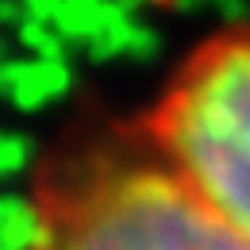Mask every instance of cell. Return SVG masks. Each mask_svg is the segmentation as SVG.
I'll return each mask as SVG.
<instances>
[{"instance_id": "1", "label": "cell", "mask_w": 250, "mask_h": 250, "mask_svg": "<svg viewBox=\"0 0 250 250\" xmlns=\"http://www.w3.org/2000/svg\"><path fill=\"white\" fill-rule=\"evenodd\" d=\"M162 166L250 239V27L208 39L150 116Z\"/></svg>"}, {"instance_id": "2", "label": "cell", "mask_w": 250, "mask_h": 250, "mask_svg": "<svg viewBox=\"0 0 250 250\" xmlns=\"http://www.w3.org/2000/svg\"><path fill=\"white\" fill-rule=\"evenodd\" d=\"M54 212V250H250L162 162L85 173Z\"/></svg>"}, {"instance_id": "3", "label": "cell", "mask_w": 250, "mask_h": 250, "mask_svg": "<svg viewBox=\"0 0 250 250\" xmlns=\"http://www.w3.org/2000/svg\"><path fill=\"white\" fill-rule=\"evenodd\" d=\"M23 4H27V20L46 23L50 31L62 39L69 58H73V54L85 58V50H89L116 20H124L127 12L143 8V4H135V0H23Z\"/></svg>"}, {"instance_id": "4", "label": "cell", "mask_w": 250, "mask_h": 250, "mask_svg": "<svg viewBox=\"0 0 250 250\" xmlns=\"http://www.w3.org/2000/svg\"><path fill=\"white\" fill-rule=\"evenodd\" d=\"M73 62H39L27 54H16L0 65V100L23 116L42 112L50 104H62L73 93Z\"/></svg>"}, {"instance_id": "5", "label": "cell", "mask_w": 250, "mask_h": 250, "mask_svg": "<svg viewBox=\"0 0 250 250\" xmlns=\"http://www.w3.org/2000/svg\"><path fill=\"white\" fill-rule=\"evenodd\" d=\"M0 250H54V212L31 192L0 188Z\"/></svg>"}, {"instance_id": "6", "label": "cell", "mask_w": 250, "mask_h": 250, "mask_svg": "<svg viewBox=\"0 0 250 250\" xmlns=\"http://www.w3.org/2000/svg\"><path fill=\"white\" fill-rule=\"evenodd\" d=\"M12 42L20 46V54L39 58V62H73L69 50L62 46V39L50 31L46 23H35V20H23V23L12 31Z\"/></svg>"}, {"instance_id": "7", "label": "cell", "mask_w": 250, "mask_h": 250, "mask_svg": "<svg viewBox=\"0 0 250 250\" xmlns=\"http://www.w3.org/2000/svg\"><path fill=\"white\" fill-rule=\"evenodd\" d=\"M39 158V143H35L27 131H8L0 127V185L23 177Z\"/></svg>"}, {"instance_id": "8", "label": "cell", "mask_w": 250, "mask_h": 250, "mask_svg": "<svg viewBox=\"0 0 250 250\" xmlns=\"http://www.w3.org/2000/svg\"><path fill=\"white\" fill-rule=\"evenodd\" d=\"M27 20V4L23 0H0V31H16L20 23Z\"/></svg>"}, {"instance_id": "9", "label": "cell", "mask_w": 250, "mask_h": 250, "mask_svg": "<svg viewBox=\"0 0 250 250\" xmlns=\"http://www.w3.org/2000/svg\"><path fill=\"white\" fill-rule=\"evenodd\" d=\"M16 58V42H12V35H4L0 31V65L4 62H12Z\"/></svg>"}]
</instances>
